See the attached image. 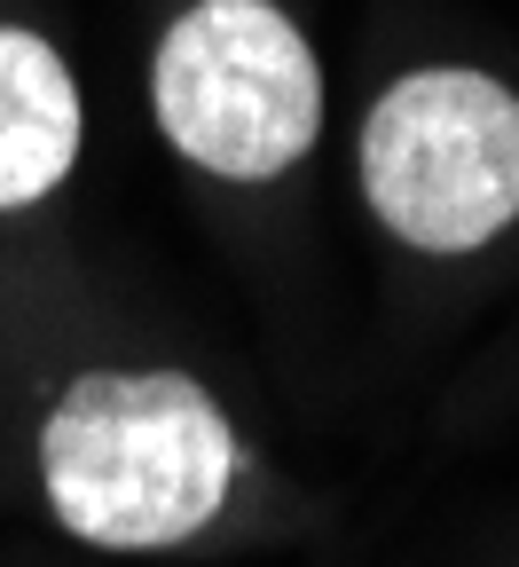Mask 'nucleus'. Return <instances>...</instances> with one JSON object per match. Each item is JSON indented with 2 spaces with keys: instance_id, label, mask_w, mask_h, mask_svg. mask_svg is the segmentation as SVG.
Here are the masks:
<instances>
[{
  "instance_id": "obj_4",
  "label": "nucleus",
  "mask_w": 519,
  "mask_h": 567,
  "mask_svg": "<svg viewBox=\"0 0 519 567\" xmlns=\"http://www.w3.org/2000/svg\"><path fill=\"white\" fill-rule=\"evenodd\" d=\"M80 87L40 32L0 24V213L40 205L80 158Z\"/></svg>"
},
{
  "instance_id": "obj_3",
  "label": "nucleus",
  "mask_w": 519,
  "mask_h": 567,
  "mask_svg": "<svg viewBox=\"0 0 519 567\" xmlns=\"http://www.w3.org/2000/svg\"><path fill=\"white\" fill-rule=\"evenodd\" d=\"M158 126L205 174L268 182L323 126V71L268 0H197L158 48Z\"/></svg>"
},
{
  "instance_id": "obj_1",
  "label": "nucleus",
  "mask_w": 519,
  "mask_h": 567,
  "mask_svg": "<svg viewBox=\"0 0 519 567\" xmlns=\"http://www.w3.org/2000/svg\"><path fill=\"white\" fill-rule=\"evenodd\" d=\"M237 473L220 402L181 371H87L40 434L55 520L103 551H166L197 536Z\"/></svg>"
},
{
  "instance_id": "obj_2",
  "label": "nucleus",
  "mask_w": 519,
  "mask_h": 567,
  "mask_svg": "<svg viewBox=\"0 0 519 567\" xmlns=\"http://www.w3.org/2000/svg\"><path fill=\"white\" fill-rule=\"evenodd\" d=\"M362 189L417 252H473L519 221V95L488 71H409L362 118Z\"/></svg>"
}]
</instances>
